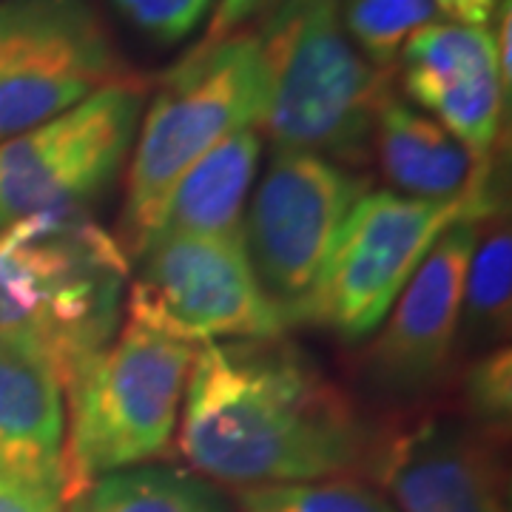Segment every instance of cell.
Instances as JSON below:
<instances>
[{"label": "cell", "mask_w": 512, "mask_h": 512, "mask_svg": "<svg viewBox=\"0 0 512 512\" xmlns=\"http://www.w3.org/2000/svg\"><path fill=\"white\" fill-rule=\"evenodd\" d=\"M376 441L348 393L285 336L194 350L177 447L205 481L248 490L353 476Z\"/></svg>", "instance_id": "6da1fadb"}, {"label": "cell", "mask_w": 512, "mask_h": 512, "mask_svg": "<svg viewBox=\"0 0 512 512\" xmlns=\"http://www.w3.org/2000/svg\"><path fill=\"white\" fill-rule=\"evenodd\" d=\"M265 109L259 134L356 168L370 157L387 77L353 46L339 0H276L262 15Z\"/></svg>", "instance_id": "7a4b0ae2"}, {"label": "cell", "mask_w": 512, "mask_h": 512, "mask_svg": "<svg viewBox=\"0 0 512 512\" xmlns=\"http://www.w3.org/2000/svg\"><path fill=\"white\" fill-rule=\"evenodd\" d=\"M131 262L86 214L0 231V336L26 339L69 384L114 339Z\"/></svg>", "instance_id": "3957f363"}, {"label": "cell", "mask_w": 512, "mask_h": 512, "mask_svg": "<svg viewBox=\"0 0 512 512\" xmlns=\"http://www.w3.org/2000/svg\"><path fill=\"white\" fill-rule=\"evenodd\" d=\"M265 69L254 29L200 43L171 66L148 97L128 157L117 242L134 262L165 194L208 151L239 131L259 128Z\"/></svg>", "instance_id": "277c9868"}, {"label": "cell", "mask_w": 512, "mask_h": 512, "mask_svg": "<svg viewBox=\"0 0 512 512\" xmlns=\"http://www.w3.org/2000/svg\"><path fill=\"white\" fill-rule=\"evenodd\" d=\"M194 345L126 313L123 328L66 390V495L171 450Z\"/></svg>", "instance_id": "5b68a950"}, {"label": "cell", "mask_w": 512, "mask_h": 512, "mask_svg": "<svg viewBox=\"0 0 512 512\" xmlns=\"http://www.w3.org/2000/svg\"><path fill=\"white\" fill-rule=\"evenodd\" d=\"M137 74L0 143V231L86 214L126 168L148 103Z\"/></svg>", "instance_id": "8992f818"}, {"label": "cell", "mask_w": 512, "mask_h": 512, "mask_svg": "<svg viewBox=\"0 0 512 512\" xmlns=\"http://www.w3.org/2000/svg\"><path fill=\"white\" fill-rule=\"evenodd\" d=\"M367 180L311 151L276 148L254 197L242 239L256 279L282 325H316L330 256Z\"/></svg>", "instance_id": "52a82bcc"}, {"label": "cell", "mask_w": 512, "mask_h": 512, "mask_svg": "<svg viewBox=\"0 0 512 512\" xmlns=\"http://www.w3.org/2000/svg\"><path fill=\"white\" fill-rule=\"evenodd\" d=\"M498 208V197L427 202L367 188L336 239L316 325L345 342L373 336L436 242L456 222L481 220Z\"/></svg>", "instance_id": "ba28073f"}, {"label": "cell", "mask_w": 512, "mask_h": 512, "mask_svg": "<svg viewBox=\"0 0 512 512\" xmlns=\"http://www.w3.org/2000/svg\"><path fill=\"white\" fill-rule=\"evenodd\" d=\"M126 74L92 0H0V143Z\"/></svg>", "instance_id": "9c48e42d"}, {"label": "cell", "mask_w": 512, "mask_h": 512, "mask_svg": "<svg viewBox=\"0 0 512 512\" xmlns=\"http://www.w3.org/2000/svg\"><path fill=\"white\" fill-rule=\"evenodd\" d=\"M128 288L126 313L188 345L285 336L256 279L245 239L171 237L146 245Z\"/></svg>", "instance_id": "30bf717a"}, {"label": "cell", "mask_w": 512, "mask_h": 512, "mask_svg": "<svg viewBox=\"0 0 512 512\" xmlns=\"http://www.w3.org/2000/svg\"><path fill=\"white\" fill-rule=\"evenodd\" d=\"M481 220L456 222L393 302L365 359L367 382L382 399L419 402L436 393L450 376L458 348L464 276Z\"/></svg>", "instance_id": "8fae6325"}, {"label": "cell", "mask_w": 512, "mask_h": 512, "mask_svg": "<svg viewBox=\"0 0 512 512\" xmlns=\"http://www.w3.org/2000/svg\"><path fill=\"white\" fill-rule=\"evenodd\" d=\"M370 470L396 512H507L495 450L458 421L430 416L379 439Z\"/></svg>", "instance_id": "7c38bea8"}, {"label": "cell", "mask_w": 512, "mask_h": 512, "mask_svg": "<svg viewBox=\"0 0 512 512\" xmlns=\"http://www.w3.org/2000/svg\"><path fill=\"white\" fill-rule=\"evenodd\" d=\"M0 473L66 493V384L43 350L15 336H0Z\"/></svg>", "instance_id": "4fadbf2b"}, {"label": "cell", "mask_w": 512, "mask_h": 512, "mask_svg": "<svg viewBox=\"0 0 512 512\" xmlns=\"http://www.w3.org/2000/svg\"><path fill=\"white\" fill-rule=\"evenodd\" d=\"M370 154L390 191L427 202L493 200V163H478L430 114L387 92L376 111Z\"/></svg>", "instance_id": "5bb4252c"}, {"label": "cell", "mask_w": 512, "mask_h": 512, "mask_svg": "<svg viewBox=\"0 0 512 512\" xmlns=\"http://www.w3.org/2000/svg\"><path fill=\"white\" fill-rule=\"evenodd\" d=\"M259 160V128L239 131L214 151H208L165 194L148 225L140 251L157 239L171 237H239Z\"/></svg>", "instance_id": "9a60e30c"}, {"label": "cell", "mask_w": 512, "mask_h": 512, "mask_svg": "<svg viewBox=\"0 0 512 512\" xmlns=\"http://www.w3.org/2000/svg\"><path fill=\"white\" fill-rule=\"evenodd\" d=\"M512 311V231L501 220V208L478 225L476 245L470 254L464 296H461V325L458 345L467 350H484L507 345Z\"/></svg>", "instance_id": "2e32d148"}, {"label": "cell", "mask_w": 512, "mask_h": 512, "mask_svg": "<svg viewBox=\"0 0 512 512\" xmlns=\"http://www.w3.org/2000/svg\"><path fill=\"white\" fill-rule=\"evenodd\" d=\"M72 512H231L225 495L191 470L140 464L92 481Z\"/></svg>", "instance_id": "e0dca14e"}, {"label": "cell", "mask_w": 512, "mask_h": 512, "mask_svg": "<svg viewBox=\"0 0 512 512\" xmlns=\"http://www.w3.org/2000/svg\"><path fill=\"white\" fill-rule=\"evenodd\" d=\"M339 15L353 46L384 74L410 37L441 18L436 0H339Z\"/></svg>", "instance_id": "ac0fdd59"}, {"label": "cell", "mask_w": 512, "mask_h": 512, "mask_svg": "<svg viewBox=\"0 0 512 512\" xmlns=\"http://www.w3.org/2000/svg\"><path fill=\"white\" fill-rule=\"evenodd\" d=\"M242 512H396L384 490L362 478L333 476L237 490Z\"/></svg>", "instance_id": "d6986e66"}, {"label": "cell", "mask_w": 512, "mask_h": 512, "mask_svg": "<svg viewBox=\"0 0 512 512\" xmlns=\"http://www.w3.org/2000/svg\"><path fill=\"white\" fill-rule=\"evenodd\" d=\"M464 402L467 413L484 430L507 427L512 410V359L510 345L478 353L464 373Z\"/></svg>", "instance_id": "ffe728a7"}, {"label": "cell", "mask_w": 512, "mask_h": 512, "mask_svg": "<svg viewBox=\"0 0 512 512\" xmlns=\"http://www.w3.org/2000/svg\"><path fill=\"white\" fill-rule=\"evenodd\" d=\"M217 0H114L117 12L154 43H180L208 18Z\"/></svg>", "instance_id": "44dd1931"}, {"label": "cell", "mask_w": 512, "mask_h": 512, "mask_svg": "<svg viewBox=\"0 0 512 512\" xmlns=\"http://www.w3.org/2000/svg\"><path fill=\"white\" fill-rule=\"evenodd\" d=\"M69 498L60 487L0 473V512H66Z\"/></svg>", "instance_id": "7402d4cb"}, {"label": "cell", "mask_w": 512, "mask_h": 512, "mask_svg": "<svg viewBox=\"0 0 512 512\" xmlns=\"http://www.w3.org/2000/svg\"><path fill=\"white\" fill-rule=\"evenodd\" d=\"M274 3L276 0H217L214 15L208 20V29H205L200 43H211V40H220L231 32L245 29L248 20L262 18Z\"/></svg>", "instance_id": "603a6c76"}, {"label": "cell", "mask_w": 512, "mask_h": 512, "mask_svg": "<svg viewBox=\"0 0 512 512\" xmlns=\"http://www.w3.org/2000/svg\"><path fill=\"white\" fill-rule=\"evenodd\" d=\"M436 6L453 23L490 29L498 15L510 6V0H436Z\"/></svg>", "instance_id": "cb8c5ba5"}]
</instances>
